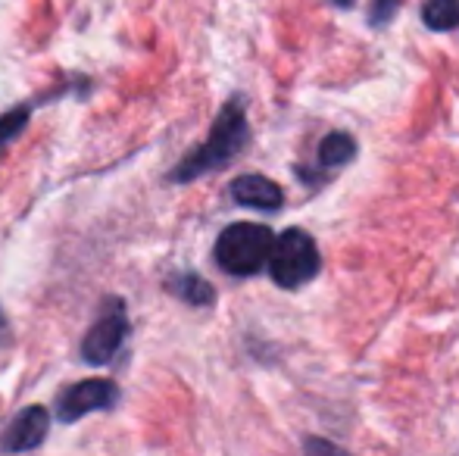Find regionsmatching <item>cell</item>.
Returning <instances> with one entry per match:
<instances>
[{
	"label": "cell",
	"mask_w": 459,
	"mask_h": 456,
	"mask_svg": "<svg viewBox=\"0 0 459 456\" xmlns=\"http://www.w3.org/2000/svg\"><path fill=\"white\" fill-rule=\"evenodd\" d=\"M400 10V0H372V13H368V22L385 25L394 19V13Z\"/></svg>",
	"instance_id": "cell-12"
},
{
	"label": "cell",
	"mask_w": 459,
	"mask_h": 456,
	"mask_svg": "<svg viewBox=\"0 0 459 456\" xmlns=\"http://www.w3.org/2000/svg\"><path fill=\"white\" fill-rule=\"evenodd\" d=\"M303 451H325V453H338L341 447H334L332 441H307V444H303Z\"/></svg>",
	"instance_id": "cell-13"
},
{
	"label": "cell",
	"mask_w": 459,
	"mask_h": 456,
	"mask_svg": "<svg viewBox=\"0 0 459 456\" xmlns=\"http://www.w3.org/2000/svg\"><path fill=\"white\" fill-rule=\"evenodd\" d=\"M119 403V388L107 378H85V382L73 384L69 391H63L56 400V419L63 426L79 422L88 413H107Z\"/></svg>",
	"instance_id": "cell-4"
},
{
	"label": "cell",
	"mask_w": 459,
	"mask_h": 456,
	"mask_svg": "<svg viewBox=\"0 0 459 456\" xmlns=\"http://www.w3.org/2000/svg\"><path fill=\"white\" fill-rule=\"evenodd\" d=\"M422 22L431 31H450L459 25V0H425Z\"/></svg>",
	"instance_id": "cell-10"
},
{
	"label": "cell",
	"mask_w": 459,
	"mask_h": 456,
	"mask_svg": "<svg viewBox=\"0 0 459 456\" xmlns=\"http://www.w3.org/2000/svg\"><path fill=\"white\" fill-rule=\"evenodd\" d=\"M357 157V141L347 132H332L322 138L319 144V166L322 169H338V166H347Z\"/></svg>",
	"instance_id": "cell-9"
},
{
	"label": "cell",
	"mask_w": 459,
	"mask_h": 456,
	"mask_svg": "<svg viewBox=\"0 0 459 456\" xmlns=\"http://www.w3.org/2000/svg\"><path fill=\"white\" fill-rule=\"evenodd\" d=\"M29 116H31L29 107H19V110L6 113L4 119H0V147H6L13 138H19V132L29 125Z\"/></svg>",
	"instance_id": "cell-11"
},
{
	"label": "cell",
	"mask_w": 459,
	"mask_h": 456,
	"mask_svg": "<svg viewBox=\"0 0 459 456\" xmlns=\"http://www.w3.org/2000/svg\"><path fill=\"white\" fill-rule=\"evenodd\" d=\"M48 426L50 416L44 407H29L10 422V428L4 432L0 441V451L6 453H22V451H35L44 438H48Z\"/></svg>",
	"instance_id": "cell-6"
},
{
	"label": "cell",
	"mask_w": 459,
	"mask_h": 456,
	"mask_svg": "<svg viewBox=\"0 0 459 456\" xmlns=\"http://www.w3.org/2000/svg\"><path fill=\"white\" fill-rule=\"evenodd\" d=\"M332 4H334V6H341V10H351V6L357 4V0H332Z\"/></svg>",
	"instance_id": "cell-14"
},
{
	"label": "cell",
	"mask_w": 459,
	"mask_h": 456,
	"mask_svg": "<svg viewBox=\"0 0 459 456\" xmlns=\"http://www.w3.org/2000/svg\"><path fill=\"white\" fill-rule=\"evenodd\" d=\"M6 341V319H4V313H0V344Z\"/></svg>",
	"instance_id": "cell-15"
},
{
	"label": "cell",
	"mask_w": 459,
	"mask_h": 456,
	"mask_svg": "<svg viewBox=\"0 0 459 456\" xmlns=\"http://www.w3.org/2000/svg\"><path fill=\"white\" fill-rule=\"evenodd\" d=\"M275 247V235L260 222H231L222 235L216 237V256L219 269L238 279H247L256 275L263 266H269V256Z\"/></svg>",
	"instance_id": "cell-2"
},
{
	"label": "cell",
	"mask_w": 459,
	"mask_h": 456,
	"mask_svg": "<svg viewBox=\"0 0 459 456\" xmlns=\"http://www.w3.org/2000/svg\"><path fill=\"white\" fill-rule=\"evenodd\" d=\"M231 197H235V203H241V207L266 210V213L281 210V203H284V191L266 176H238L235 182H231Z\"/></svg>",
	"instance_id": "cell-7"
},
{
	"label": "cell",
	"mask_w": 459,
	"mask_h": 456,
	"mask_svg": "<svg viewBox=\"0 0 459 456\" xmlns=\"http://www.w3.org/2000/svg\"><path fill=\"white\" fill-rule=\"evenodd\" d=\"M250 141V125H247V113H244V100L231 98L229 104L222 107V113L212 122V132L197 151H191L182 163L172 169V182L185 185L194 182V178L206 176V172H216L222 166H229L238 153L247 147Z\"/></svg>",
	"instance_id": "cell-1"
},
{
	"label": "cell",
	"mask_w": 459,
	"mask_h": 456,
	"mask_svg": "<svg viewBox=\"0 0 459 456\" xmlns=\"http://www.w3.org/2000/svg\"><path fill=\"white\" fill-rule=\"evenodd\" d=\"M166 291H172L178 300H185L187 306H210L216 300V291H212L210 281H204L194 272H176L166 279Z\"/></svg>",
	"instance_id": "cell-8"
},
{
	"label": "cell",
	"mask_w": 459,
	"mask_h": 456,
	"mask_svg": "<svg viewBox=\"0 0 459 456\" xmlns=\"http://www.w3.org/2000/svg\"><path fill=\"white\" fill-rule=\"evenodd\" d=\"M126 338H128V319L119 306V310L107 313V316L97 319L91 325V331L82 341V359L94 366H107L119 353V347L126 344Z\"/></svg>",
	"instance_id": "cell-5"
},
{
	"label": "cell",
	"mask_w": 459,
	"mask_h": 456,
	"mask_svg": "<svg viewBox=\"0 0 459 456\" xmlns=\"http://www.w3.org/2000/svg\"><path fill=\"white\" fill-rule=\"evenodd\" d=\"M319 269L322 256L309 231L288 228L281 231V237H275L273 256H269V275L278 288H288V291L303 288L319 275Z\"/></svg>",
	"instance_id": "cell-3"
}]
</instances>
